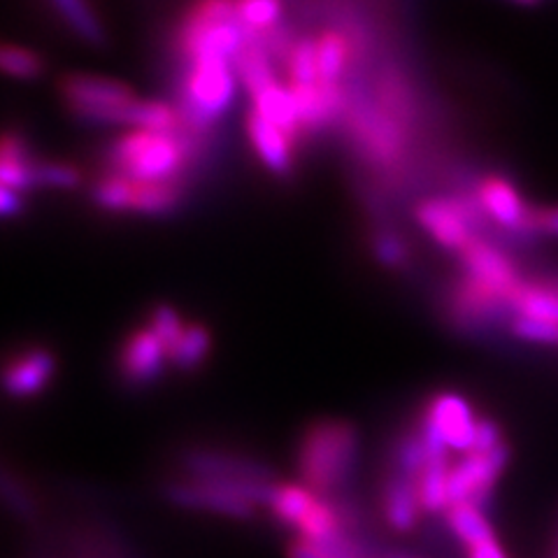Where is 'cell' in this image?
Here are the masks:
<instances>
[{"label": "cell", "instance_id": "1", "mask_svg": "<svg viewBox=\"0 0 558 558\" xmlns=\"http://www.w3.org/2000/svg\"><path fill=\"white\" fill-rule=\"evenodd\" d=\"M361 451L359 428L344 418H319L301 438L295 468L312 494L336 498L352 484Z\"/></svg>", "mask_w": 558, "mask_h": 558}, {"label": "cell", "instance_id": "2", "mask_svg": "<svg viewBox=\"0 0 558 558\" xmlns=\"http://www.w3.org/2000/svg\"><path fill=\"white\" fill-rule=\"evenodd\" d=\"M191 147L186 131H126L110 147V166L129 180L170 182L184 170Z\"/></svg>", "mask_w": 558, "mask_h": 558}, {"label": "cell", "instance_id": "3", "mask_svg": "<svg viewBox=\"0 0 558 558\" xmlns=\"http://www.w3.org/2000/svg\"><path fill=\"white\" fill-rule=\"evenodd\" d=\"M238 89V73L233 61L198 59L189 61L182 84V124L184 131L196 135L231 108Z\"/></svg>", "mask_w": 558, "mask_h": 558}, {"label": "cell", "instance_id": "4", "mask_svg": "<svg viewBox=\"0 0 558 558\" xmlns=\"http://www.w3.org/2000/svg\"><path fill=\"white\" fill-rule=\"evenodd\" d=\"M272 484H231L182 477L166 486L168 502L184 510L219 514L229 519H252L260 505L270 502Z\"/></svg>", "mask_w": 558, "mask_h": 558}, {"label": "cell", "instance_id": "5", "mask_svg": "<svg viewBox=\"0 0 558 558\" xmlns=\"http://www.w3.org/2000/svg\"><path fill=\"white\" fill-rule=\"evenodd\" d=\"M184 477L231 482V484H272L275 473L264 461L247 453L213 447H191L180 457Z\"/></svg>", "mask_w": 558, "mask_h": 558}, {"label": "cell", "instance_id": "6", "mask_svg": "<svg viewBox=\"0 0 558 558\" xmlns=\"http://www.w3.org/2000/svg\"><path fill=\"white\" fill-rule=\"evenodd\" d=\"M484 209L477 205H465L459 198H430L416 207V221L422 229L440 244V247L461 254L470 242L477 238L475 229L482 223Z\"/></svg>", "mask_w": 558, "mask_h": 558}, {"label": "cell", "instance_id": "7", "mask_svg": "<svg viewBox=\"0 0 558 558\" xmlns=\"http://www.w3.org/2000/svg\"><path fill=\"white\" fill-rule=\"evenodd\" d=\"M510 463V447L502 442L492 451H470L451 465L449 498L453 502H470L484 510L505 468Z\"/></svg>", "mask_w": 558, "mask_h": 558}, {"label": "cell", "instance_id": "8", "mask_svg": "<svg viewBox=\"0 0 558 558\" xmlns=\"http://www.w3.org/2000/svg\"><path fill=\"white\" fill-rule=\"evenodd\" d=\"M168 349L149 326L135 328L121 342L117 354V375L129 389H145L168 368Z\"/></svg>", "mask_w": 558, "mask_h": 558}, {"label": "cell", "instance_id": "9", "mask_svg": "<svg viewBox=\"0 0 558 558\" xmlns=\"http://www.w3.org/2000/svg\"><path fill=\"white\" fill-rule=\"evenodd\" d=\"M61 94L70 110L92 124H98L102 114L126 108L135 100L133 89L124 82L92 75H68L61 82Z\"/></svg>", "mask_w": 558, "mask_h": 558}, {"label": "cell", "instance_id": "10", "mask_svg": "<svg viewBox=\"0 0 558 558\" xmlns=\"http://www.w3.org/2000/svg\"><path fill=\"white\" fill-rule=\"evenodd\" d=\"M422 414L433 424V428L442 435V440L451 451L470 453L477 442L480 418L473 412V405L457 391L433 393Z\"/></svg>", "mask_w": 558, "mask_h": 558}, {"label": "cell", "instance_id": "11", "mask_svg": "<svg viewBox=\"0 0 558 558\" xmlns=\"http://www.w3.org/2000/svg\"><path fill=\"white\" fill-rule=\"evenodd\" d=\"M463 264V279L473 282L480 289L510 299L521 287L523 279L519 277L512 260L505 256L492 242L475 238L468 247L459 254Z\"/></svg>", "mask_w": 558, "mask_h": 558}, {"label": "cell", "instance_id": "12", "mask_svg": "<svg viewBox=\"0 0 558 558\" xmlns=\"http://www.w3.org/2000/svg\"><path fill=\"white\" fill-rule=\"evenodd\" d=\"M57 354L47 347L31 344L12 354L5 363L3 384L10 398L26 400L40 396L57 375Z\"/></svg>", "mask_w": 558, "mask_h": 558}, {"label": "cell", "instance_id": "13", "mask_svg": "<svg viewBox=\"0 0 558 558\" xmlns=\"http://www.w3.org/2000/svg\"><path fill=\"white\" fill-rule=\"evenodd\" d=\"M477 201L484 209V215L496 221L500 229L512 231L517 235H537L533 223V207L523 203L521 194L512 182L505 178H486L480 184Z\"/></svg>", "mask_w": 558, "mask_h": 558}, {"label": "cell", "instance_id": "14", "mask_svg": "<svg viewBox=\"0 0 558 558\" xmlns=\"http://www.w3.org/2000/svg\"><path fill=\"white\" fill-rule=\"evenodd\" d=\"M379 512L384 523H387L393 533H412L424 517L416 482L387 468V473H384L379 484Z\"/></svg>", "mask_w": 558, "mask_h": 558}, {"label": "cell", "instance_id": "15", "mask_svg": "<svg viewBox=\"0 0 558 558\" xmlns=\"http://www.w3.org/2000/svg\"><path fill=\"white\" fill-rule=\"evenodd\" d=\"M293 96L295 112H299L303 131L326 126L340 110V89L338 84H287Z\"/></svg>", "mask_w": 558, "mask_h": 558}, {"label": "cell", "instance_id": "16", "mask_svg": "<svg viewBox=\"0 0 558 558\" xmlns=\"http://www.w3.org/2000/svg\"><path fill=\"white\" fill-rule=\"evenodd\" d=\"M247 135L256 156L264 166L275 174H287L291 170V145L293 140L279 131L268 119L256 114L254 110L247 114Z\"/></svg>", "mask_w": 558, "mask_h": 558}, {"label": "cell", "instance_id": "17", "mask_svg": "<svg viewBox=\"0 0 558 558\" xmlns=\"http://www.w3.org/2000/svg\"><path fill=\"white\" fill-rule=\"evenodd\" d=\"M379 549H375L363 535H354L349 531H340L326 543H312V539L295 535L289 547V558H375Z\"/></svg>", "mask_w": 558, "mask_h": 558}, {"label": "cell", "instance_id": "18", "mask_svg": "<svg viewBox=\"0 0 558 558\" xmlns=\"http://www.w3.org/2000/svg\"><path fill=\"white\" fill-rule=\"evenodd\" d=\"M252 110L268 119L279 131H284L291 140H299V135L303 133L289 86L279 84L277 80L252 96Z\"/></svg>", "mask_w": 558, "mask_h": 558}, {"label": "cell", "instance_id": "19", "mask_svg": "<svg viewBox=\"0 0 558 558\" xmlns=\"http://www.w3.org/2000/svg\"><path fill=\"white\" fill-rule=\"evenodd\" d=\"M317 494H312L310 488L301 482H277L272 488V496L268 502V510L272 517L284 523V526L299 531L303 519L312 510Z\"/></svg>", "mask_w": 558, "mask_h": 558}, {"label": "cell", "instance_id": "20", "mask_svg": "<svg viewBox=\"0 0 558 558\" xmlns=\"http://www.w3.org/2000/svg\"><path fill=\"white\" fill-rule=\"evenodd\" d=\"M445 521H447V529L451 531V535L461 539L465 549L484 543V539L496 537L492 521L486 519L484 510L477 508V505L453 502L445 512Z\"/></svg>", "mask_w": 558, "mask_h": 558}, {"label": "cell", "instance_id": "21", "mask_svg": "<svg viewBox=\"0 0 558 558\" xmlns=\"http://www.w3.org/2000/svg\"><path fill=\"white\" fill-rule=\"evenodd\" d=\"M35 168H38V163L28 159L22 140L14 133H5L3 149H0V186L14 189L20 194L24 189L38 186V182H35Z\"/></svg>", "mask_w": 558, "mask_h": 558}, {"label": "cell", "instance_id": "22", "mask_svg": "<svg viewBox=\"0 0 558 558\" xmlns=\"http://www.w3.org/2000/svg\"><path fill=\"white\" fill-rule=\"evenodd\" d=\"M426 465H428V451H426L424 438H422V433H418L416 424H414V428L400 430L393 438L387 468L418 482Z\"/></svg>", "mask_w": 558, "mask_h": 558}, {"label": "cell", "instance_id": "23", "mask_svg": "<svg viewBox=\"0 0 558 558\" xmlns=\"http://www.w3.org/2000/svg\"><path fill=\"white\" fill-rule=\"evenodd\" d=\"M213 352V333L203 324H186L182 338L168 352L170 365L180 373L198 371Z\"/></svg>", "mask_w": 558, "mask_h": 558}, {"label": "cell", "instance_id": "24", "mask_svg": "<svg viewBox=\"0 0 558 558\" xmlns=\"http://www.w3.org/2000/svg\"><path fill=\"white\" fill-rule=\"evenodd\" d=\"M517 317H533L558 326V287L521 282L512 295Z\"/></svg>", "mask_w": 558, "mask_h": 558}, {"label": "cell", "instance_id": "25", "mask_svg": "<svg viewBox=\"0 0 558 558\" xmlns=\"http://www.w3.org/2000/svg\"><path fill=\"white\" fill-rule=\"evenodd\" d=\"M238 80L242 82L244 89L250 92V96H254L256 92L264 89L270 82H275V70L270 65L268 51L264 45H258L250 38V43L242 47L240 54L233 61Z\"/></svg>", "mask_w": 558, "mask_h": 558}, {"label": "cell", "instance_id": "26", "mask_svg": "<svg viewBox=\"0 0 558 558\" xmlns=\"http://www.w3.org/2000/svg\"><path fill=\"white\" fill-rule=\"evenodd\" d=\"M51 8L57 10L61 22L73 31L77 38L89 45H102L105 31L98 14L89 5V0H49Z\"/></svg>", "mask_w": 558, "mask_h": 558}, {"label": "cell", "instance_id": "27", "mask_svg": "<svg viewBox=\"0 0 558 558\" xmlns=\"http://www.w3.org/2000/svg\"><path fill=\"white\" fill-rule=\"evenodd\" d=\"M449 473L451 461H428L426 470L416 482L418 500H422L424 514H445L451 505L449 498Z\"/></svg>", "mask_w": 558, "mask_h": 558}, {"label": "cell", "instance_id": "28", "mask_svg": "<svg viewBox=\"0 0 558 558\" xmlns=\"http://www.w3.org/2000/svg\"><path fill=\"white\" fill-rule=\"evenodd\" d=\"M133 203L131 213L143 215H163L182 201V184L178 180L170 182H137L133 180Z\"/></svg>", "mask_w": 558, "mask_h": 558}, {"label": "cell", "instance_id": "29", "mask_svg": "<svg viewBox=\"0 0 558 558\" xmlns=\"http://www.w3.org/2000/svg\"><path fill=\"white\" fill-rule=\"evenodd\" d=\"M349 61V40L340 31H326L317 38V63L319 82L338 84L342 70Z\"/></svg>", "mask_w": 558, "mask_h": 558}, {"label": "cell", "instance_id": "30", "mask_svg": "<svg viewBox=\"0 0 558 558\" xmlns=\"http://www.w3.org/2000/svg\"><path fill=\"white\" fill-rule=\"evenodd\" d=\"M235 16L250 33L270 31L282 16V0H235Z\"/></svg>", "mask_w": 558, "mask_h": 558}, {"label": "cell", "instance_id": "31", "mask_svg": "<svg viewBox=\"0 0 558 558\" xmlns=\"http://www.w3.org/2000/svg\"><path fill=\"white\" fill-rule=\"evenodd\" d=\"M289 84H317L319 82V63H317V38L299 40L287 57Z\"/></svg>", "mask_w": 558, "mask_h": 558}, {"label": "cell", "instance_id": "32", "mask_svg": "<svg viewBox=\"0 0 558 558\" xmlns=\"http://www.w3.org/2000/svg\"><path fill=\"white\" fill-rule=\"evenodd\" d=\"M0 65H3L5 73L16 80H33L43 75V59L35 51L20 47V45H5L0 51Z\"/></svg>", "mask_w": 558, "mask_h": 558}, {"label": "cell", "instance_id": "33", "mask_svg": "<svg viewBox=\"0 0 558 558\" xmlns=\"http://www.w3.org/2000/svg\"><path fill=\"white\" fill-rule=\"evenodd\" d=\"M147 326L154 330L156 336H159V340L166 344L168 352L174 347V342L182 338L184 328H186L184 319L180 317V312L170 305H156L149 314Z\"/></svg>", "mask_w": 558, "mask_h": 558}, {"label": "cell", "instance_id": "34", "mask_svg": "<svg viewBox=\"0 0 558 558\" xmlns=\"http://www.w3.org/2000/svg\"><path fill=\"white\" fill-rule=\"evenodd\" d=\"M510 333L517 340L531 342V344H558V326L543 322V319H533V317H514L510 322Z\"/></svg>", "mask_w": 558, "mask_h": 558}, {"label": "cell", "instance_id": "35", "mask_svg": "<svg viewBox=\"0 0 558 558\" xmlns=\"http://www.w3.org/2000/svg\"><path fill=\"white\" fill-rule=\"evenodd\" d=\"M80 180V170L68 163H38V168H35V182H38V186L75 189Z\"/></svg>", "mask_w": 558, "mask_h": 558}, {"label": "cell", "instance_id": "36", "mask_svg": "<svg viewBox=\"0 0 558 558\" xmlns=\"http://www.w3.org/2000/svg\"><path fill=\"white\" fill-rule=\"evenodd\" d=\"M373 250H375V256H377V260H379L381 266L400 268V266L408 264V256H410L408 244L400 240L398 235H393V233H379L375 238Z\"/></svg>", "mask_w": 558, "mask_h": 558}, {"label": "cell", "instance_id": "37", "mask_svg": "<svg viewBox=\"0 0 558 558\" xmlns=\"http://www.w3.org/2000/svg\"><path fill=\"white\" fill-rule=\"evenodd\" d=\"M505 442L500 426L494 422V418H480L477 426V442L473 451H492Z\"/></svg>", "mask_w": 558, "mask_h": 558}, {"label": "cell", "instance_id": "38", "mask_svg": "<svg viewBox=\"0 0 558 558\" xmlns=\"http://www.w3.org/2000/svg\"><path fill=\"white\" fill-rule=\"evenodd\" d=\"M533 223L537 233L558 238V207L533 209Z\"/></svg>", "mask_w": 558, "mask_h": 558}, {"label": "cell", "instance_id": "39", "mask_svg": "<svg viewBox=\"0 0 558 558\" xmlns=\"http://www.w3.org/2000/svg\"><path fill=\"white\" fill-rule=\"evenodd\" d=\"M465 551H468V558H508V554H505V549L498 543V537L484 539V543L468 547Z\"/></svg>", "mask_w": 558, "mask_h": 558}, {"label": "cell", "instance_id": "40", "mask_svg": "<svg viewBox=\"0 0 558 558\" xmlns=\"http://www.w3.org/2000/svg\"><path fill=\"white\" fill-rule=\"evenodd\" d=\"M0 213L3 217H14L22 213V194L14 189L0 186Z\"/></svg>", "mask_w": 558, "mask_h": 558}, {"label": "cell", "instance_id": "41", "mask_svg": "<svg viewBox=\"0 0 558 558\" xmlns=\"http://www.w3.org/2000/svg\"><path fill=\"white\" fill-rule=\"evenodd\" d=\"M389 558H416V556H410V554H403V551H389Z\"/></svg>", "mask_w": 558, "mask_h": 558}, {"label": "cell", "instance_id": "42", "mask_svg": "<svg viewBox=\"0 0 558 558\" xmlns=\"http://www.w3.org/2000/svg\"><path fill=\"white\" fill-rule=\"evenodd\" d=\"M514 3H519V5H535V3H539V0H514Z\"/></svg>", "mask_w": 558, "mask_h": 558}]
</instances>
